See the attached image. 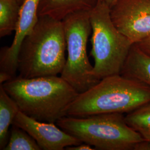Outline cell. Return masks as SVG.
<instances>
[{"instance_id":"cell-1","label":"cell","mask_w":150,"mask_h":150,"mask_svg":"<svg viewBox=\"0 0 150 150\" xmlns=\"http://www.w3.org/2000/svg\"><path fill=\"white\" fill-rule=\"evenodd\" d=\"M1 85L20 111L46 122L56 123L67 116L68 108L79 95L61 76L30 79L18 76Z\"/></svg>"},{"instance_id":"cell-2","label":"cell","mask_w":150,"mask_h":150,"mask_svg":"<svg viewBox=\"0 0 150 150\" xmlns=\"http://www.w3.org/2000/svg\"><path fill=\"white\" fill-rule=\"evenodd\" d=\"M66 50L62 21L50 16H38L36 25L19 50V76L30 79L61 74L66 61Z\"/></svg>"},{"instance_id":"cell-3","label":"cell","mask_w":150,"mask_h":150,"mask_svg":"<svg viewBox=\"0 0 150 150\" xmlns=\"http://www.w3.org/2000/svg\"><path fill=\"white\" fill-rule=\"evenodd\" d=\"M149 101L150 87L122 75H113L79 93L68 108L67 116L84 117L102 113H128Z\"/></svg>"},{"instance_id":"cell-4","label":"cell","mask_w":150,"mask_h":150,"mask_svg":"<svg viewBox=\"0 0 150 150\" xmlns=\"http://www.w3.org/2000/svg\"><path fill=\"white\" fill-rule=\"evenodd\" d=\"M56 124L65 132L95 149L134 150L144 140L126 123L123 113H111L84 117L66 116Z\"/></svg>"},{"instance_id":"cell-5","label":"cell","mask_w":150,"mask_h":150,"mask_svg":"<svg viewBox=\"0 0 150 150\" xmlns=\"http://www.w3.org/2000/svg\"><path fill=\"white\" fill-rule=\"evenodd\" d=\"M111 8L101 2L90 11L92 28L91 56L94 59L92 75L97 80L120 75L134 45L115 27Z\"/></svg>"},{"instance_id":"cell-6","label":"cell","mask_w":150,"mask_h":150,"mask_svg":"<svg viewBox=\"0 0 150 150\" xmlns=\"http://www.w3.org/2000/svg\"><path fill=\"white\" fill-rule=\"evenodd\" d=\"M90 11L70 14L62 20L67 57L61 77L79 93L87 91L100 81L92 75L87 54L88 38L92 32Z\"/></svg>"},{"instance_id":"cell-7","label":"cell","mask_w":150,"mask_h":150,"mask_svg":"<svg viewBox=\"0 0 150 150\" xmlns=\"http://www.w3.org/2000/svg\"><path fill=\"white\" fill-rule=\"evenodd\" d=\"M115 27L134 43L150 35V0H118L111 8Z\"/></svg>"},{"instance_id":"cell-8","label":"cell","mask_w":150,"mask_h":150,"mask_svg":"<svg viewBox=\"0 0 150 150\" xmlns=\"http://www.w3.org/2000/svg\"><path fill=\"white\" fill-rule=\"evenodd\" d=\"M13 125L21 128L30 134L41 150H63L70 146L83 143L69 134L55 123L36 120L19 111L13 121Z\"/></svg>"},{"instance_id":"cell-9","label":"cell","mask_w":150,"mask_h":150,"mask_svg":"<svg viewBox=\"0 0 150 150\" xmlns=\"http://www.w3.org/2000/svg\"><path fill=\"white\" fill-rule=\"evenodd\" d=\"M40 0H25L21 6L15 35L10 46L0 51V71L15 77L18 71V55L22 43L32 31L38 20V10Z\"/></svg>"},{"instance_id":"cell-10","label":"cell","mask_w":150,"mask_h":150,"mask_svg":"<svg viewBox=\"0 0 150 150\" xmlns=\"http://www.w3.org/2000/svg\"><path fill=\"white\" fill-rule=\"evenodd\" d=\"M98 0H40L38 16H48L62 21L68 15L82 11H91Z\"/></svg>"},{"instance_id":"cell-11","label":"cell","mask_w":150,"mask_h":150,"mask_svg":"<svg viewBox=\"0 0 150 150\" xmlns=\"http://www.w3.org/2000/svg\"><path fill=\"white\" fill-rule=\"evenodd\" d=\"M121 75L144 83L150 87V54L134 44L121 72Z\"/></svg>"},{"instance_id":"cell-12","label":"cell","mask_w":150,"mask_h":150,"mask_svg":"<svg viewBox=\"0 0 150 150\" xmlns=\"http://www.w3.org/2000/svg\"><path fill=\"white\" fill-rule=\"evenodd\" d=\"M20 108L16 101L0 86V150H4L9 139V127Z\"/></svg>"},{"instance_id":"cell-13","label":"cell","mask_w":150,"mask_h":150,"mask_svg":"<svg viewBox=\"0 0 150 150\" xmlns=\"http://www.w3.org/2000/svg\"><path fill=\"white\" fill-rule=\"evenodd\" d=\"M21 5L16 0H0V37L15 31Z\"/></svg>"},{"instance_id":"cell-14","label":"cell","mask_w":150,"mask_h":150,"mask_svg":"<svg viewBox=\"0 0 150 150\" xmlns=\"http://www.w3.org/2000/svg\"><path fill=\"white\" fill-rule=\"evenodd\" d=\"M125 120L144 139L150 141V101L128 113Z\"/></svg>"},{"instance_id":"cell-15","label":"cell","mask_w":150,"mask_h":150,"mask_svg":"<svg viewBox=\"0 0 150 150\" xmlns=\"http://www.w3.org/2000/svg\"><path fill=\"white\" fill-rule=\"evenodd\" d=\"M36 141L21 128L13 125L9 139L3 150H40Z\"/></svg>"},{"instance_id":"cell-16","label":"cell","mask_w":150,"mask_h":150,"mask_svg":"<svg viewBox=\"0 0 150 150\" xmlns=\"http://www.w3.org/2000/svg\"><path fill=\"white\" fill-rule=\"evenodd\" d=\"M135 44L146 54H150V35L139 43Z\"/></svg>"},{"instance_id":"cell-17","label":"cell","mask_w":150,"mask_h":150,"mask_svg":"<svg viewBox=\"0 0 150 150\" xmlns=\"http://www.w3.org/2000/svg\"><path fill=\"white\" fill-rule=\"evenodd\" d=\"M66 150H93L95 149H93L91 145H88L86 143H82L80 145L75 146H70L67 147Z\"/></svg>"},{"instance_id":"cell-18","label":"cell","mask_w":150,"mask_h":150,"mask_svg":"<svg viewBox=\"0 0 150 150\" xmlns=\"http://www.w3.org/2000/svg\"><path fill=\"white\" fill-rule=\"evenodd\" d=\"M134 150H150V141L144 139L136 145Z\"/></svg>"},{"instance_id":"cell-19","label":"cell","mask_w":150,"mask_h":150,"mask_svg":"<svg viewBox=\"0 0 150 150\" xmlns=\"http://www.w3.org/2000/svg\"><path fill=\"white\" fill-rule=\"evenodd\" d=\"M13 77L7 73L0 71V83L3 84L8 81L11 80Z\"/></svg>"},{"instance_id":"cell-20","label":"cell","mask_w":150,"mask_h":150,"mask_svg":"<svg viewBox=\"0 0 150 150\" xmlns=\"http://www.w3.org/2000/svg\"><path fill=\"white\" fill-rule=\"evenodd\" d=\"M118 0H98L97 2L103 3L111 8Z\"/></svg>"},{"instance_id":"cell-21","label":"cell","mask_w":150,"mask_h":150,"mask_svg":"<svg viewBox=\"0 0 150 150\" xmlns=\"http://www.w3.org/2000/svg\"><path fill=\"white\" fill-rule=\"evenodd\" d=\"M16 1H17V2H18L21 5L22 4H23V2H24V1H25V0H16Z\"/></svg>"}]
</instances>
